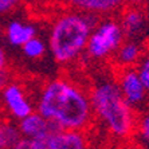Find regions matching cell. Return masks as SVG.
Returning <instances> with one entry per match:
<instances>
[{"label": "cell", "mask_w": 149, "mask_h": 149, "mask_svg": "<svg viewBox=\"0 0 149 149\" xmlns=\"http://www.w3.org/2000/svg\"><path fill=\"white\" fill-rule=\"evenodd\" d=\"M118 86L121 89L124 98L132 106L139 105L145 98L146 89L136 70H129L128 67H125V70L118 78Z\"/></svg>", "instance_id": "obj_7"}, {"label": "cell", "mask_w": 149, "mask_h": 149, "mask_svg": "<svg viewBox=\"0 0 149 149\" xmlns=\"http://www.w3.org/2000/svg\"><path fill=\"white\" fill-rule=\"evenodd\" d=\"M0 122H1V121H0Z\"/></svg>", "instance_id": "obj_21"}, {"label": "cell", "mask_w": 149, "mask_h": 149, "mask_svg": "<svg viewBox=\"0 0 149 149\" xmlns=\"http://www.w3.org/2000/svg\"><path fill=\"white\" fill-rule=\"evenodd\" d=\"M20 0H0V15L7 14L17 6Z\"/></svg>", "instance_id": "obj_17"}, {"label": "cell", "mask_w": 149, "mask_h": 149, "mask_svg": "<svg viewBox=\"0 0 149 149\" xmlns=\"http://www.w3.org/2000/svg\"><path fill=\"white\" fill-rule=\"evenodd\" d=\"M98 24V15L71 11L55 17L49 35V50L58 63L75 61L86 50L93 28Z\"/></svg>", "instance_id": "obj_2"}, {"label": "cell", "mask_w": 149, "mask_h": 149, "mask_svg": "<svg viewBox=\"0 0 149 149\" xmlns=\"http://www.w3.org/2000/svg\"><path fill=\"white\" fill-rule=\"evenodd\" d=\"M1 102L11 117L22 120L34 111L32 104L20 83L11 81L1 90Z\"/></svg>", "instance_id": "obj_5"}, {"label": "cell", "mask_w": 149, "mask_h": 149, "mask_svg": "<svg viewBox=\"0 0 149 149\" xmlns=\"http://www.w3.org/2000/svg\"><path fill=\"white\" fill-rule=\"evenodd\" d=\"M117 62L124 67H129L141 59V49L134 42H125L116 51Z\"/></svg>", "instance_id": "obj_12"}, {"label": "cell", "mask_w": 149, "mask_h": 149, "mask_svg": "<svg viewBox=\"0 0 149 149\" xmlns=\"http://www.w3.org/2000/svg\"><path fill=\"white\" fill-rule=\"evenodd\" d=\"M94 116L102 121L108 132L116 139H128L136 129L132 105L124 98L121 89L113 82H104L90 93Z\"/></svg>", "instance_id": "obj_3"}, {"label": "cell", "mask_w": 149, "mask_h": 149, "mask_svg": "<svg viewBox=\"0 0 149 149\" xmlns=\"http://www.w3.org/2000/svg\"><path fill=\"white\" fill-rule=\"evenodd\" d=\"M125 32L120 22L113 19L98 23L93 28L86 45L87 55L93 59H105L111 54H116L118 47L124 43Z\"/></svg>", "instance_id": "obj_4"}, {"label": "cell", "mask_w": 149, "mask_h": 149, "mask_svg": "<svg viewBox=\"0 0 149 149\" xmlns=\"http://www.w3.org/2000/svg\"><path fill=\"white\" fill-rule=\"evenodd\" d=\"M8 59H7V54L4 51L3 47H0V70H3L7 67Z\"/></svg>", "instance_id": "obj_19"}, {"label": "cell", "mask_w": 149, "mask_h": 149, "mask_svg": "<svg viewBox=\"0 0 149 149\" xmlns=\"http://www.w3.org/2000/svg\"><path fill=\"white\" fill-rule=\"evenodd\" d=\"M66 7L94 15H106L117 11L125 0H59Z\"/></svg>", "instance_id": "obj_9"}, {"label": "cell", "mask_w": 149, "mask_h": 149, "mask_svg": "<svg viewBox=\"0 0 149 149\" xmlns=\"http://www.w3.org/2000/svg\"><path fill=\"white\" fill-rule=\"evenodd\" d=\"M23 54L30 59H40L42 56L46 54L47 46L40 38H38L35 35L34 38H31L30 40H27L24 45L22 46Z\"/></svg>", "instance_id": "obj_14"}, {"label": "cell", "mask_w": 149, "mask_h": 149, "mask_svg": "<svg viewBox=\"0 0 149 149\" xmlns=\"http://www.w3.org/2000/svg\"><path fill=\"white\" fill-rule=\"evenodd\" d=\"M22 134L17 125H12L7 121L0 122V149L16 148Z\"/></svg>", "instance_id": "obj_13"}, {"label": "cell", "mask_w": 149, "mask_h": 149, "mask_svg": "<svg viewBox=\"0 0 149 149\" xmlns=\"http://www.w3.org/2000/svg\"><path fill=\"white\" fill-rule=\"evenodd\" d=\"M139 133L145 141L149 142V114L142 117L139 122Z\"/></svg>", "instance_id": "obj_16"}, {"label": "cell", "mask_w": 149, "mask_h": 149, "mask_svg": "<svg viewBox=\"0 0 149 149\" xmlns=\"http://www.w3.org/2000/svg\"><path fill=\"white\" fill-rule=\"evenodd\" d=\"M36 35L35 26L24 23L22 20H12L6 27V38L14 47H22L27 40Z\"/></svg>", "instance_id": "obj_10"}, {"label": "cell", "mask_w": 149, "mask_h": 149, "mask_svg": "<svg viewBox=\"0 0 149 149\" xmlns=\"http://www.w3.org/2000/svg\"><path fill=\"white\" fill-rule=\"evenodd\" d=\"M137 73H139L140 79L142 81L145 89L149 90V55H146L144 59H141V63H140Z\"/></svg>", "instance_id": "obj_15"}, {"label": "cell", "mask_w": 149, "mask_h": 149, "mask_svg": "<svg viewBox=\"0 0 149 149\" xmlns=\"http://www.w3.org/2000/svg\"><path fill=\"white\" fill-rule=\"evenodd\" d=\"M10 82H11V74L7 70V67L3 70H0V93H1V90H3Z\"/></svg>", "instance_id": "obj_18"}, {"label": "cell", "mask_w": 149, "mask_h": 149, "mask_svg": "<svg viewBox=\"0 0 149 149\" xmlns=\"http://www.w3.org/2000/svg\"><path fill=\"white\" fill-rule=\"evenodd\" d=\"M17 128L22 137L32 139L36 141L43 142L46 149V140L51 133L62 130L55 122L45 118L39 111H32L28 116L23 117L17 122Z\"/></svg>", "instance_id": "obj_6"}, {"label": "cell", "mask_w": 149, "mask_h": 149, "mask_svg": "<svg viewBox=\"0 0 149 149\" xmlns=\"http://www.w3.org/2000/svg\"><path fill=\"white\" fill-rule=\"evenodd\" d=\"M125 1H128L129 4H132V6H139V4H142L148 1V0H125Z\"/></svg>", "instance_id": "obj_20"}, {"label": "cell", "mask_w": 149, "mask_h": 149, "mask_svg": "<svg viewBox=\"0 0 149 149\" xmlns=\"http://www.w3.org/2000/svg\"><path fill=\"white\" fill-rule=\"evenodd\" d=\"M145 23V17H144V12L140 11V8L137 7H130L122 12L121 16V24L122 30H124L126 36H133V35L139 34L144 27Z\"/></svg>", "instance_id": "obj_11"}, {"label": "cell", "mask_w": 149, "mask_h": 149, "mask_svg": "<svg viewBox=\"0 0 149 149\" xmlns=\"http://www.w3.org/2000/svg\"><path fill=\"white\" fill-rule=\"evenodd\" d=\"M36 110L65 130H83L93 120L90 97L66 79L46 83L38 98Z\"/></svg>", "instance_id": "obj_1"}, {"label": "cell", "mask_w": 149, "mask_h": 149, "mask_svg": "<svg viewBox=\"0 0 149 149\" xmlns=\"http://www.w3.org/2000/svg\"><path fill=\"white\" fill-rule=\"evenodd\" d=\"M89 145L82 130H58L46 140V149H83Z\"/></svg>", "instance_id": "obj_8"}]
</instances>
